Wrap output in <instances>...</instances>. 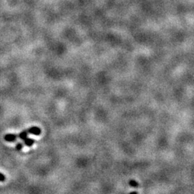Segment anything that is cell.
I'll return each mask as SVG.
<instances>
[{
	"label": "cell",
	"instance_id": "5",
	"mask_svg": "<svg viewBox=\"0 0 194 194\" xmlns=\"http://www.w3.org/2000/svg\"><path fill=\"white\" fill-rule=\"evenodd\" d=\"M129 184L133 188H138L139 186L138 183H137V181H134V180H130L129 182Z\"/></svg>",
	"mask_w": 194,
	"mask_h": 194
},
{
	"label": "cell",
	"instance_id": "4",
	"mask_svg": "<svg viewBox=\"0 0 194 194\" xmlns=\"http://www.w3.org/2000/svg\"><path fill=\"white\" fill-rule=\"evenodd\" d=\"M27 131H23V132H22L19 134V137H20V139H22V140H24L27 137Z\"/></svg>",
	"mask_w": 194,
	"mask_h": 194
},
{
	"label": "cell",
	"instance_id": "7",
	"mask_svg": "<svg viewBox=\"0 0 194 194\" xmlns=\"http://www.w3.org/2000/svg\"><path fill=\"white\" fill-rule=\"evenodd\" d=\"M5 179H6L5 176H4L2 173H0V181H1V182H3V181H5Z\"/></svg>",
	"mask_w": 194,
	"mask_h": 194
},
{
	"label": "cell",
	"instance_id": "6",
	"mask_svg": "<svg viewBox=\"0 0 194 194\" xmlns=\"http://www.w3.org/2000/svg\"><path fill=\"white\" fill-rule=\"evenodd\" d=\"M23 148V145L22 143H18V145H17V146H16V149L19 150V151H20V150H21Z\"/></svg>",
	"mask_w": 194,
	"mask_h": 194
},
{
	"label": "cell",
	"instance_id": "3",
	"mask_svg": "<svg viewBox=\"0 0 194 194\" xmlns=\"http://www.w3.org/2000/svg\"><path fill=\"white\" fill-rule=\"evenodd\" d=\"M24 142H25V144L27 145V146H32V145L34 144V142H35V140H32V139H30V138H25L24 140Z\"/></svg>",
	"mask_w": 194,
	"mask_h": 194
},
{
	"label": "cell",
	"instance_id": "1",
	"mask_svg": "<svg viewBox=\"0 0 194 194\" xmlns=\"http://www.w3.org/2000/svg\"><path fill=\"white\" fill-rule=\"evenodd\" d=\"M27 131L28 133H30L32 134H35V135H39L41 133V129L37 127H32L30 128Z\"/></svg>",
	"mask_w": 194,
	"mask_h": 194
},
{
	"label": "cell",
	"instance_id": "2",
	"mask_svg": "<svg viewBox=\"0 0 194 194\" xmlns=\"http://www.w3.org/2000/svg\"><path fill=\"white\" fill-rule=\"evenodd\" d=\"M17 135L14 134H7L4 136V140L7 142H15L17 139Z\"/></svg>",
	"mask_w": 194,
	"mask_h": 194
},
{
	"label": "cell",
	"instance_id": "8",
	"mask_svg": "<svg viewBox=\"0 0 194 194\" xmlns=\"http://www.w3.org/2000/svg\"><path fill=\"white\" fill-rule=\"evenodd\" d=\"M129 194H138V193H137V191H133V192H132V193H130Z\"/></svg>",
	"mask_w": 194,
	"mask_h": 194
}]
</instances>
